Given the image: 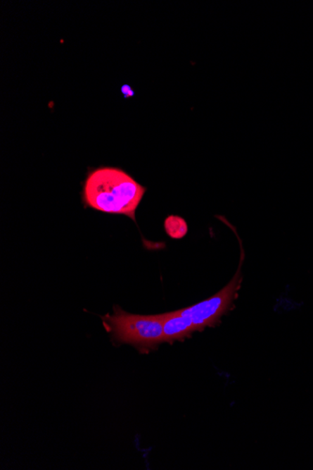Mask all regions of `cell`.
I'll use <instances>...</instances> for the list:
<instances>
[{"instance_id":"7a4b0ae2","label":"cell","mask_w":313,"mask_h":470,"mask_svg":"<svg viewBox=\"0 0 313 470\" xmlns=\"http://www.w3.org/2000/svg\"><path fill=\"white\" fill-rule=\"evenodd\" d=\"M103 320L117 341L141 350H149L165 342L162 314L140 316L115 307L114 314L104 316Z\"/></svg>"},{"instance_id":"5b68a950","label":"cell","mask_w":313,"mask_h":470,"mask_svg":"<svg viewBox=\"0 0 313 470\" xmlns=\"http://www.w3.org/2000/svg\"><path fill=\"white\" fill-rule=\"evenodd\" d=\"M166 232L173 239H181L188 232V225L183 218L171 215L165 222Z\"/></svg>"},{"instance_id":"6da1fadb","label":"cell","mask_w":313,"mask_h":470,"mask_svg":"<svg viewBox=\"0 0 313 470\" xmlns=\"http://www.w3.org/2000/svg\"><path fill=\"white\" fill-rule=\"evenodd\" d=\"M146 188L117 167L90 170L84 183V205L109 214L126 215L135 221V212Z\"/></svg>"},{"instance_id":"8992f818","label":"cell","mask_w":313,"mask_h":470,"mask_svg":"<svg viewBox=\"0 0 313 470\" xmlns=\"http://www.w3.org/2000/svg\"><path fill=\"white\" fill-rule=\"evenodd\" d=\"M121 92H122L124 97L125 98H131L132 96H134V89H132L129 85H124V86L121 87Z\"/></svg>"},{"instance_id":"277c9868","label":"cell","mask_w":313,"mask_h":470,"mask_svg":"<svg viewBox=\"0 0 313 470\" xmlns=\"http://www.w3.org/2000/svg\"><path fill=\"white\" fill-rule=\"evenodd\" d=\"M163 336L165 342H174L182 340L196 330L193 320L179 310L174 312L162 314Z\"/></svg>"},{"instance_id":"3957f363","label":"cell","mask_w":313,"mask_h":470,"mask_svg":"<svg viewBox=\"0 0 313 470\" xmlns=\"http://www.w3.org/2000/svg\"><path fill=\"white\" fill-rule=\"evenodd\" d=\"M241 268L234 278L231 280L229 284L222 288L221 291L215 295L205 299L193 307L184 308L179 310L180 313L185 316H190L193 320L196 330H203L205 327L215 325L218 320L227 311H229L234 299H235L236 293L241 287Z\"/></svg>"}]
</instances>
